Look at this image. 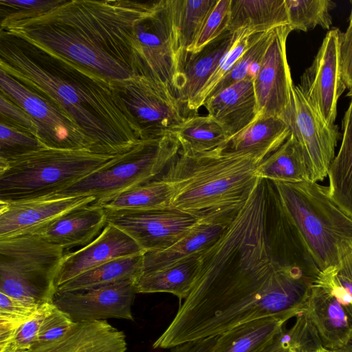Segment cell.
I'll return each instance as SVG.
<instances>
[{
	"mask_svg": "<svg viewBox=\"0 0 352 352\" xmlns=\"http://www.w3.org/2000/svg\"><path fill=\"white\" fill-rule=\"evenodd\" d=\"M264 160L224 146L200 153L180 149L160 177L173 189L170 208L201 223L228 226L249 198Z\"/></svg>",
	"mask_w": 352,
	"mask_h": 352,
	"instance_id": "obj_4",
	"label": "cell"
},
{
	"mask_svg": "<svg viewBox=\"0 0 352 352\" xmlns=\"http://www.w3.org/2000/svg\"><path fill=\"white\" fill-rule=\"evenodd\" d=\"M74 324V321L67 314L53 304L41 322L34 345L60 337Z\"/></svg>",
	"mask_w": 352,
	"mask_h": 352,
	"instance_id": "obj_42",
	"label": "cell"
},
{
	"mask_svg": "<svg viewBox=\"0 0 352 352\" xmlns=\"http://www.w3.org/2000/svg\"><path fill=\"white\" fill-rule=\"evenodd\" d=\"M107 224L104 210L94 203L71 210L34 232L64 249L87 245Z\"/></svg>",
	"mask_w": 352,
	"mask_h": 352,
	"instance_id": "obj_21",
	"label": "cell"
},
{
	"mask_svg": "<svg viewBox=\"0 0 352 352\" xmlns=\"http://www.w3.org/2000/svg\"><path fill=\"white\" fill-rule=\"evenodd\" d=\"M228 226L198 222L172 246L164 250L144 253L142 274L168 267L201 253L220 237Z\"/></svg>",
	"mask_w": 352,
	"mask_h": 352,
	"instance_id": "obj_26",
	"label": "cell"
},
{
	"mask_svg": "<svg viewBox=\"0 0 352 352\" xmlns=\"http://www.w3.org/2000/svg\"><path fill=\"white\" fill-rule=\"evenodd\" d=\"M63 250L37 233L0 239V292L32 307L53 303Z\"/></svg>",
	"mask_w": 352,
	"mask_h": 352,
	"instance_id": "obj_7",
	"label": "cell"
},
{
	"mask_svg": "<svg viewBox=\"0 0 352 352\" xmlns=\"http://www.w3.org/2000/svg\"><path fill=\"white\" fill-rule=\"evenodd\" d=\"M231 0H218L209 14L200 34L188 54L201 51L227 30Z\"/></svg>",
	"mask_w": 352,
	"mask_h": 352,
	"instance_id": "obj_40",
	"label": "cell"
},
{
	"mask_svg": "<svg viewBox=\"0 0 352 352\" xmlns=\"http://www.w3.org/2000/svg\"><path fill=\"white\" fill-rule=\"evenodd\" d=\"M256 174L258 177L270 181L287 183L311 181L302 149L292 133L259 164Z\"/></svg>",
	"mask_w": 352,
	"mask_h": 352,
	"instance_id": "obj_31",
	"label": "cell"
},
{
	"mask_svg": "<svg viewBox=\"0 0 352 352\" xmlns=\"http://www.w3.org/2000/svg\"><path fill=\"white\" fill-rule=\"evenodd\" d=\"M352 94V91H349L348 94H347V96H349L350 95Z\"/></svg>",
	"mask_w": 352,
	"mask_h": 352,
	"instance_id": "obj_51",
	"label": "cell"
},
{
	"mask_svg": "<svg viewBox=\"0 0 352 352\" xmlns=\"http://www.w3.org/2000/svg\"><path fill=\"white\" fill-rule=\"evenodd\" d=\"M144 254L127 234L107 223L100 234L82 248L64 254L56 278L60 285L111 260Z\"/></svg>",
	"mask_w": 352,
	"mask_h": 352,
	"instance_id": "obj_19",
	"label": "cell"
},
{
	"mask_svg": "<svg viewBox=\"0 0 352 352\" xmlns=\"http://www.w3.org/2000/svg\"><path fill=\"white\" fill-rule=\"evenodd\" d=\"M218 336L185 342L172 348L171 352H212Z\"/></svg>",
	"mask_w": 352,
	"mask_h": 352,
	"instance_id": "obj_47",
	"label": "cell"
},
{
	"mask_svg": "<svg viewBox=\"0 0 352 352\" xmlns=\"http://www.w3.org/2000/svg\"><path fill=\"white\" fill-rule=\"evenodd\" d=\"M320 270L276 190L259 178L220 237L200 253L192 289L154 349L218 336L303 309Z\"/></svg>",
	"mask_w": 352,
	"mask_h": 352,
	"instance_id": "obj_1",
	"label": "cell"
},
{
	"mask_svg": "<svg viewBox=\"0 0 352 352\" xmlns=\"http://www.w3.org/2000/svg\"><path fill=\"white\" fill-rule=\"evenodd\" d=\"M104 210L107 223L114 225L129 235L144 253L158 252L172 246L199 222L187 213L171 208Z\"/></svg>",
	"mask_w": 352,
	"mask_h": 352,
	"instance_id": "obj_14",
	"label": "cell"
},
{
	"mask_svg": "<svg viewBox=\"0 0 352 352\" xmlns=\"http://www.w3.org/2000/svg\"><path fill=\"white\" fill-rule=\"evenodd\" d=\"M121 154L44 146L0 160V202L50 198L107 165Z\"/></svg>",
	"mask_w": 352,
	"mask_h": 352,
	"instance_id": "obj_5",
	"label": "cell"
},
{
	"mask_svg": "<svg viewBox=\"0 0 352 352\" xmlns=\"http://www.w3.org/2000/svg\"><path fill=\"white\" fill-rule=\"evenodd\" d=\"M282 120L300 144L310 173V180L322 182L328 175L340 138L337 125L328 124L311 105L298 85H294L289 110Z\"/></svg>",
	"mask_w": 352,
	"mask_h": 352,
	"instance_id": "obj_12",
	"label": "cell"
},
{
	"mask_svg": "<svg viewBox=\"0 0 352 352\" xmlns=\"http://www.w3.org/2000/svg\"><path fill=\"white\" fill-rule=\"evenodd\" d=\"M285 0H231L227 30L264 32L289 25Z\"/></svg>",
	"mask_w": 352,
	"mask_h": 352,
	"instance_id": "obj_25",
	"label": "cell"
},
{
	"mask_svg": "<svg viewBox=\"0 0 352 352\" xmlns=\"http://www.w3.org/2000/svg\"><path fill=\"white\" fill-rule=\"evenodd\" d=\"M235 33L226 30L197 53L188 54L182 70L177 98L188 113L195 98L217 67L222 56L232 46Z\"/></svg>",
	"mask_w": 352,
	"mask_h": 352,
	"instance_id": "obj_23",
	"label": "cell"
},
{
	"mask_svg": "<svg viewBox=\"0 0 352 352\" xmlns=\"http://www.w3.org/2000/svg\"><path fill=\"white\" fill-rule=\"evenodd\" d=\"M218 0H170L182 70L188 53Z\"/></svg>",
	"mask_w": 352,
	"mask_h": 352,
	"instance_id": "obj_30",
	"label": "cell"
},
{
	"mask_svg": "<svg viewBox=\"0 0 352 352\" xmlns=\"http://www.w3.org/2000/svg\"><path fill=\"white\" fill-rule=\"evenodd\" d=\"M200 254L168 267L142 274L136 280L137 294L169 293L179 300L188 296L199 264Z\"/></svg>",
	"mask_w": 352,
	"mask_h": 352,
	"instance_id": "obj_29",
	"label": "cell"
},
{
	"mask_svg": "<svg viewBox=\"0 0 352 352\" xmlns=\"http://www.w3.org/2000/svg\"><path fill=\"white\" fill-rule=\"evenodd\" d=\"M234 33L235 38L232 46L222 56L215 70L194 100L188 113L192 112L195 115L199 108L204 106L214 87L230 71L245 51L261 32L253 33L248 30L243 29L237 30Z\"/></svg>",
	"mask_w": 352,
	"mask_h": 352,
	"instance_id": "obj_36",
	"label": "cell"
},
{
	"mask_svg": "<svg viewBox=\"0 0 352 352\" xmlns=\"http://www.w3.org/2000/svg\"><path fill=\"white\" fill-rule=\"evenodd\" d=\"M96 200L94 197L81 196L0 202V239L34 232L63 214Z\"/></svg>",
	"mask_w": 352,
	"mask_h": 352,
	"instance_id": "obj_18",
	"label": "cell"
},
{
	"mask_svg": "<svg viewBox=\"0 0 352 352\" xmlns=\"http://www.w3.org/2000/svg\"><path fill=\"white\" fill-rule=\"evenodd\" d=\"M137 278H127L85 289L56 292L53 304L74 322L119 318L133 320L132 305Z\"/></svg>",
	"mask_w": 352,
	"mask_h": 352,
	"instance_id": "obj_15",
	"label": "cell"
},
{
	"mask_svg": "<svg viewBox=\"0 0 352 352\" xmlns=\"http://www.w3.org/2000/svg\"><path fill=\"white\" fill-rule=\"evenodd\" d=\"M332 351V350H331ZM334 352H352V336L349 339L346 343L341 348L333 350Z\"/></svg>",
	"mask_w": 352,
	"mask_h": 352,
	"instance_id": "obj_49",
	"label": "cell"
},
{
	"mask_svg": "<svg viewBox=\"0 0 352 352\" xmlns=\"http://www.w3.org/2000/svg\"><path fill=\"white\" fill-rule=\"evenodd\" d=\"M290 134L288 125L280 118H256L252 123L232 136L224 149L251 152L265 159L276 151Z\"/></svg>",
	"mask_w": 352,
	"mask_h": 352,
	"instance_id": "obj_27",
	"label": "cell"
},
{
	"mask_svg": "<svg viewBox=\"0 0 352 352\" xmlns=\"http://www.w3.org/2000/svg\"><path fill=\"white\" fill-rule=\"evenodd\" d=\"M0 122L29 132L39 138L38 128L33 119L22 107L2 93H0Z\"/></svg>",
	"mask_w": 352,
	"mask_h": 352,
	"instance_id": "obj_43",
	"label": "cell"
},
{
	"mask_svg": "<svg viewBox=\"0 0 352 352\" xmlns=\"http://www.w3.org/2000/svg\"><path fill=\"white\" fill-rule=\"evenodd\" d=\"M340 34L338 28L327 33L298 85L306 100L330 125L334 124L338 100L346 89L340 68Z\"/></svg>",
	"mask_w": 352,
	"mask_h": 352,
	"instance_id": "obj_16",
	"label": "cell"
},
{
	"mask_svg": "<svg viewBox=\"0 0 352 352\" xmlns=\"http://www.w3.org/2000/svg\"><path fill=\"white\" fill-rule=\"evenodd\" d=\"M276 28L260 34L234 65L230 71L214 87L209 98L247 76L254 78L265 52L274 37Z\"/></svg>",
	"mask_w": 352,
	"mask_h": 352,
	"instance_id": "obj_37",
	"label": "cell"
},
{
	"mask_svg": "<svg viewBox=\"0 0 352 352\" xmlns=\"http://www.w3.org/2000/svg\"><path fill=\"white\" fill-rule=\"evenodd\" d=\"M171 133L178 139L181 149L200 153L223 147L230 136L210 115H192L174 128Z\"/></svg>",
	"mask_w": 352,
	"mask_h": 352,
	"instance_id": "obj_34",
	"label": "cell"
},
{
	"mask_svg": "<svg viewBox=\"0 0 352 352\" xmlns=\"http://www.w3.org/2000/svg\"><path fill=\"white\" fill-rule=\"evenodd\" d=\"M123 331L107 320L74 322L60 337L33 345L26 352H125Z\"/></svg>",
	"mask_w": 352,
	"mask_h": 352,
	"instance_id": "obj_20",
	"label": "cell"
},
{
	"mask_svg": "<svg viewBox=\"0 0 352 352\" xmlns=\"http://www.w3.org/2000/svg\"><path fill=\"white\" fill-rule=\"evenodd\" d=\"M53 303L41 306L36 314L17 329L12 340L0 352H26L35 343L41 322Z\"/></svg>",
	"mask_w": 352,
	"mask_h": 352,
	"instance_id": "obj_41",
	"label": "cell"
},
{
	"mask_svg": "<svg viewBox=\"0 0 352 352\" xmlns=\"http://www.w3.org/2000/svg\"><path fill=\"white\" fill-rule=\"evenodd\" d=\"M339 54L344 82L349 91H352V8L349 26L345 32L340 34Z\"/></svg>",
	"mask_w": 352,
	"mask_h": 352,
	"instance_id": "obj_45",
	"label": "cell"
},
{
	"mask_svg": "<svg viewBox=\"0 0 352 352\" xmlns=\"http://www.w3.org/2000/svg\"><path fill=\"white\" fill-rule=\"evenodd\" d=\"M294 314L272 316L238 325L218 336L212 352H259L283 331Z\"/></svg>",
	"mask_w": 352,
	"mask_h": 352,
	"instance_id": "obj_24",
	"label": "cell"
},
{
	"mask_svg": "<svg viewBox=\"0 0 352 352\" xmlns=\"http://www.w3.org/2000/svg\"><path fill=\"white\" fill-rule=\"evenodd\" d=\"M65 1L66 0H0V22L40 16Z\"/></svg>",
	"mask_w": 352,
	"mask_h": 352,
	"instance_id": "obj_39",
	"label": "cell"
},
{
	"mask_svg": "<svg viewBox=\"0 0 352 352\" xmlns=\"http://www.w3.org/2000/svg\"><path fill=\"white\" fill-rule=\"evenodd\" d=\"M289 25L293 30L307 32L320 25L329 29L332 25L331 10L336 3L331 0H285Z\"/></svg>",
	"mask_w": 352,
	"mask_h": 352,
	"instance_id": "obj_35",
	"label": "cell"
},
{
	"mask_svg": "<svg viewBox=\"0 0 352 352\" xmlns=\"http://www.w3.org/2000/svg\"><path fill=\"white\" fill-rule=\"evenodd\" d=\"M156 1L66 0L35 18L0 23L1 31L78 64L111 82L146 76L135 25Z\"/></svg>",
	"mask_w": 352,
	"mask_h": 352,
	"instance_id": "obj_2",
	"label": "cell"
},
{
	"mask_svg": "<svg viewBox=\"0 0 352 352\" xmlns=\"http://www.w3.org/2000/svg\"><path fill=\"white\" fill-rule=\"evenodd\" d=\"M44 146L34 135L0 122V160H7Z\"/></svg>",
	"mask_w": 352,
	"mask_h": 352,
	"instance_id": "obj_38",
	"label": "cell"
},
{
	"mask_svg": "<svg viewBox=\"0 0 352 352\" xmlns=\"http://www.w3.org/2000/svg\"><path fill=\"white\" fill-rule=\"evenodd\" d=\"M292 30L289 25L276 28L254 78L256 118L282 119L289 110L294 85L287 59L286 42Z\"/></svg>",
	"mask_w": 352,
	"mask_h": 352,
	"instance_id": "obj_17",
	"label": "cell"
},
{
	"mask_svg": "<svg viewBox=\"0 0 352 352\" xmlns=\"http://www.w3.org/2000/svg\"><path fill=\"white\" fill-rule=\"evenodd\" d=\"M336 268L320 272L302 309L322 346L332 351L341 348L352 336V298L336 281Z\"/></svg>",
	"mask_w": 352,
	"mask_h": 352,
	"instance_id": "obj_13",
	"label": "cell"
},
{
	"mask_svg": "<svg viewBox=\"0 0 352 352\" xmlns=\"http://www.w3.org/2000/svg\"><path fill=\"white\" fill-rule=\"evenodd\" d=\"M342 120L340 148L331 162L328 177L329 194L332 200L352 219V94Z\"/></svg>",
	"mask_w": 352,
	"mask_h": 352,
	"instance_id": "obj_28",
	"label": "cell"
},
{
	"mask_svg": "<svg viewBox=\"0 0 352 352\" xmlns=\"http://www.w3.org/2000/svg\"><path fill=\"white\" fill-rule=\"evenodd\" d=\"M0 69L47 96L73 119L97 153H125L141 139L111 81L0 30Z\"/></svg>",
	"mask_w": 352,
	"mask_h": 352,
	"instance_id": "obj_3",
	"label": "cell"
},
{
	"mask_svg": "<svg viewBox=\"0 0 352 352\" xmlns=\"http://www.w3.org/2000/svg\"><path fill=\"white\" fill-rule=\"evenodd\" d=\"M318 352H334V351L322 347Z\"/></svg>",
	"mask_w": 352,
	"mask_h": 352,
	"instance_id": "obj_50",
	"label": "cell"
},
{
	"mask_svg": "<svg viewBox=\"0 0 352 352\" xmlns=\"http://www.w3.org/2000/svg\"><path fill=\"white\" fill-rule=\"evenodd\" d=\"M272 182L319 270L338 266L352 251V219L332 200L328 186Z\"/></svg>",
	"mask_w": 352,
	"mask_h": 352,
	"instance_id": "obj_6",
	"label": "cell"
},
{
	"mask_svg": "<svg viewBox=\"0 0 352 352\" xmlns=\"http://www.w3.org/2000/svg\"><path fill=\"white\" fill-rule=\"evenodd\" d=\"M335 280L352 298V251L336 267Z\"/></svg>",
	"mask_w": 352,
	"mask_h": 352,
	"instance_id": "obj_46",
	"label": "cell"
},
{
	"mask_svg": "<svg viewBox=\"0 0 352 352\" xmlns=\"http://www.w3.org/2000/svg\"><path fill=\"white\" fill-rule=\"evenodd\" d=\"M144 254L115 258L87 271L57 287L56 292H73L109 284L142 274Z\"/></svg>",
	"mask_w": 352,
	"mask_h": 352,
	"instance_id": "obj_33",
	"label": "cell"
},
{
	"mask_svg": "<svg viewBox=\"0 0 352 352\" xmlns=\"http://www.w3.org/2000/svg\"><path fill=\"white\" fill-rule=\"evenodd\" d=\"M135 36L146 76L177 97L182 65L179 58L170 0H159L135 25Z\"/></svg>",
	"mask_w": 352,
	"mask_h": 352,
	"instance_id": "obj_10",
	"label": "cell"
},
{
	"mask_svg": "<svg viewBox=\"0 0 352 352\" xmlns=\"http://www.w3.org/2000/svg\"><path fill=\"white\" fill-rule=\"evenodd\" d=\"M173 189L162 179L129 188L94 204L103 209L115 210H151L170 208Z\"/></svg>",
	"mask_w": 352,
	"mask_h": 352,
	"instance_id": "obj_32",
	"label": "cell"
},
{
	"mask_svg": "<svg viewBox=\"0 0 352 352\" xmlns=\"http://www.w3.org/2000/svg\"><path fill=\"white\" fill-rule=\"evenodd\" d=\"M180 149L173 133L142 140L107 165L51 197L91 196L96 201L110 197L153 181L167 168Z\"/></svg>",
	"mask_w": 352,
	"mask_h": 352,
	"instance_id": "obj_8",
	"label": "cell"
},
{
	"mask_svg": "<svg viewBox=\"0 0 352 352\" xmlns=\"http://www.w3.org/2000/svg\"><path fill=\"white\" fill-rule=\"evenodd\" d=\"M259 352H291L285 331H281L272 343Z\"/></svg>",
	"mask_w": 352,
	"mask_h": 352,
	"instance_id": "obj_48",
	"label": "cell"
},
{
	"mask_svg": "<svg viewBox=\"0 0 352 352\" xmlns=\"http://www.w3.org/2000/svg\"><path fill=\"white\" fill-rule=\"evenodd\" d=\"M0 93L19 104L33 119L45 146L89 149L97 153L94 143L60 106L1 69Z\"/></svg>",
	"mask_w": 352,
	"mask_h": 352,
	"instance_id": "obj_9",
	"label": "cell"
},
{
	"mask_svg": "<svg viewBox=\"0 0 352 352\" xmlns=\"http://www.w3.org/2000/svg\"><path fill=\"white\" fill-rule=\"evenodd\" d=\"M39 307L30 306L0 292V321L20 327L32 318Z\"/></svg>",
	"mask_w": 352,
	"mask_h": 352,
	"instance_id": "obj_44",
	"label": "cell"
},
{
	"mask_svg": "<svg viewBox=\"0 0 352 352\" xmlns=\"http://www.w3.org/2000/svg\"><path fill=\"white\" fill-rule=\"evenodd\" d=\"M204 106L231 138L258 116L254 78L247 76L236 82L207 99Z\"/></svg>",
	"mask_w": 352,
	"mask_h": 352,
	"instance_id": "obj_22",
	"label": "cell"
},
{
	"mask_svg": "<svg viewBox=\"0 0 352 352\" xmlns=\"http://www.w3.org/2000/svg\"><path fill=\"white\" fill-rule=\"evenodd\" d=\"M111 83L131 114L142 140L171 133L186 118L173 91L148 77L135 76Z\"/></svg>",
	"mask_w": 352,
	"mask_h": 352,
	"instance_id": "obj_11",
	"label": "cell"
}]
</instances>
